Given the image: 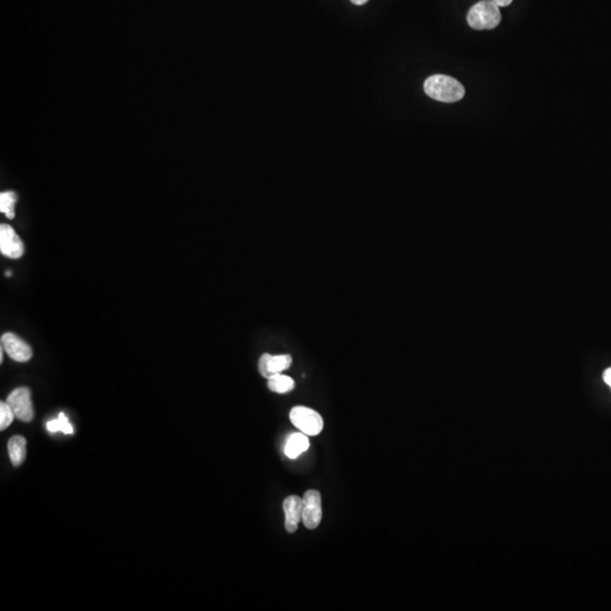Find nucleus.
<instances>
[{
  "label": "nucleus",
  "mask_w": 611,
  "mask_h": 611,
  "mask_svg": "<svg viewBox=\"0 0 611 611\" xmlns=\"http://www.w3.org/2000/svg\"><path fill=\"white\" fill-rule=\"evenodd\" d=\"M426 94L431 99L444 103H454L465 96L464 86L459 81L446 75H433L423 84Z\"/></svg>",
  "instance_id": "1"
},
{
  "label": "nucleus",
  "mask_w": 611,
  "mask_h": 611,
  "mask_svg": "<svg viewBox=\"0 0 611 611\" xmlns=\"http://www.w3.org/2000/svg\"><path fill=\"white\" fill-rule=\"evenodd\" d=\"M467 20L474 30H493L501 23V11L491 0H482L469 11Z\"/></svg>",
  "instance_id": "2"
},
{
  "label": "nucleus",
  "mask_w": 611,
  "mask_h": 611,
  "mask_svg": "<svg viewBox=\"0 0 611 611\" xmlns=\"http://www.w3.org/2000/svg\"><path fill=\"white\" fill-rule=\"evenodd\" d=\"M290 420L307 436H317L324 428V420L321 414L307 406H295L290 412Z\"/></svg>",
  "instance_id": "3"
},
{
  "label": "nucleus",
  "mask_w": 611,
  "mask_h": 611,
  "mask_svg": "<svg viewBox=\"0 0 611 611\" xmlns=\"http://www.w3.org/2000/svg\"><path fill=\"white\" fill-rule=\"evenodd\" d=\"M321 493L315 489L308 490L302 498V523L307 529H316L321 523Z\"/></svg>",
  "instance_id": "4"
},
{
  "label": "nucleus",
  "mask_w": 611,
  "mask_h": 611,
  "mask_svg": "<svg viewBox=\"0 0 611 611\" xmlns=\"http://www.w3.org/2000/svg\"><path fill=\"white\" fill-rule=\"evenodd\" d=\"M15 417L24 423H30L34 418L33 406H32L31 392L28 387H18L11 392L7 401Z\"/></svg>",
  "instance_id": "5"
},
{
  "label": "nucleus",
  "mask_w": 611,
  "mask_h": 611,
  "mask_svg": "<svg viewBox=\"0 0 611 611\" xmlns=\"http://www.w3.org/2000/svg\"><path fill=\"white\" fill-rule=\"evenodd\" d=\"M0 251L4 256L17 259L24 253V245L14 229L8 224L0 226Z\"/></svg>",
  "instance_id": "6"
},
{
  "label": "nucleus",
  "mask_w": 611,
  "mask_h": 611,
  "mask_svg": "<svg viewBox=\"0 0 611 611\" xmlns=\"http://www.w3.org/2000/svg\"><path fill=\"white\" fill-rule=\"evenodd\" d=\"M1 346L6 353L17 362H26L33 355L30 346L15 336L14 333H5L1 336Z\"/></svg>",
  "instance_id": "7"
},
{
  "label": "nucleus",
  "mask_w": 611,
  "mask_h": 611,
  "mask_svg": "<svg viewBox=\"0 0 611 611\" xmlns=\"http://www.w3.org/2000/svg\"><path fill=\"white\" fill-rule=\"evenodd\" d=\"M291 364H292V358L290 355H272L264 353L259 358L258 370L263 377L268 379L274 375L281 374L282 372L290 368Z\"/></svg>",
  "instance_id": "8"
},
{
  "label": "nucleus",
  "mask_w": 611,
  "mask_h": 611,
  "mask_svg": "<svg viewBox=\"0 0 611 611\" xmlns=\"http://www.w3.org/2000/svg\"><path fill=\"white\" fill-rule=\"evenodd\" d=\"M285 514V530L287 532H296L299 522L302 518V498L299 496H289L283 501Z\"/></svg>",
  "instance_id": "9"
},
{
  "label": "nucleus",
  "mask_w": 611,
  "mask_h": 611,
  "mask_svg": "<svg viewBox=\"0 0 611 611\" xmlns=\"http://www.w3.org/2000/svg\"><path fill=\"white\" fill-rule=\"evenodd\" d=\"M309 448V440L304 433H295L287 437L285 445V454L289 459H297L299 455Z\"/></svg>",
  "instance_id": "10"
},
{
  "label": "nucleus",
  "mask_w": 611,
  "mask_h": 611,
  "mask_svg": "<svg viewBox=\"0 0 611 611\" xmlns=\"http://www.w3.org/2000/svg\"><path fill=\"white\" fill-rule=\"evenodd\" d=\"M8 453L11 463L15 467L22 464L25 461L26 440L24 437H11L8 442Z\"/></svg>",
  "instance_id": "11"
},
{
  "label": "nucleus",
  "mask_w": 611,
  "mask_h": 611,
  "mask_svg": "<svg viewBox=\"0 0 611 611\" xmlns=\"http://www.w3.org/2000/svg\"><path fill=\"white\" fill-rule=\"evenodd\" d=\"M268 389H270V391L274 392V393H278V394H285V393H289V392L292 391V389H295V386H296V383H295V380H293L292 378L289 377V376L278 374L268 378Z\"/></svg>",
  "instance_id": "12"
},
{
  "label": "nucleus",
  "mask_w": 611,
  "mask_h": 611,
  "mask_svg": "<svg viewBox=\"0 0 611 611\" xmlns=\"http://www.w3.org/2000/svg\"><path fill=\"white\" fill-rule=\"evenodd\" d=\"M17 195L14 192H5L0 194V211L8 217H15V204H16Z\"/></svg>",
  "instance_id": "13"
},
{
  "label": "nucleus",
  "mask_w": 611,
  "mask_h": 611,
  "mask_svg": "<svg viewBox=\"0 0 611 611\" xmlns=\"http://www.w3.org/2000/svg\"><path fill=\"white\" fill-rule=\"evenodd\" d=\"M14 418L16 417H15V413L11 410V406H9L8 403H0V429L5 430L13 423Z\"/></svg>",
  "instance_id": "14"
},
{
  "label": "nucleus",
  "mask_w": 611,
  "mask_h": 611,
  "mask_svg": "<svg viewBox=\"0 0 611 611\" xmlns=\"http://www.w3.org/2000/svg\"><path fill=\"white\" fill-rule=\"evenodd\" d=\"M58 419H59L60 423V431L62 433H65V434L71 435L74 433L73 426L69 423L68 421L67 417H66L65 414L59 413L58 416Z\"/></svg>",
  "instance_id": "15"
},
{
  "label": "nucleus",
  "mask_w": 611,
  "mask_h": 611,
  "mask_svg": "<svg viewBox=\"0 0 611 611\" xmlns=\"http://www.w3.org/2000/svg\"><path fill=\"white\" fill-rule=\"evenodd\" d=\"M47 428L50 433H57V431H60V423L59 419L57 418V419L51 420L47 423Z\"/></svg>",
  "instance_id": "16"
},
{
  "label": "nucleus",
  "mask_w": 611,
  "mask_h": 611,
  "mask_svg": "<svg viewBox=\"0 0 611 611\" xmlns=\"http://www.w3.org/2000/svg\"><path fill=\"white\" fill-rule=\"evenodd\" d=\"M491 1H493L498 7H506V6H510L512 4L513 0H491Z\"/></svg>",
  "instance_id": "17"
},
{
  "label": "nucleus",
  "mask_w": 611,
  "mask_h": 611,
  "mask_svg": "<svg viewBox=\"0 0 611 611\" xmlns=\"http://www.w3.org/2000/svg\"><path fill=\"white\" fill-rule=\"evenodd\" d=\"M603 380L606 382V384H608V385L610 386L611 389V367L610 368L607 369L605 374H603Z\"/></svg>",
  "instance_id": "18"
},
{
  "label": "nucleus",
  "mask_w": 611,
  "mask_h": 611,
  "mask_svg": "<svg viewBox=\"0 0 611 611\" xmlns=\"http://www.w3.org/2000/svg\"><path fill=\"white\" fill-rule=\"evenodd\" d=\"M369 0H351L353 5L361 6L368 3Z\"/></svg>",
  "instance_id": "19"
}]
</instances>
